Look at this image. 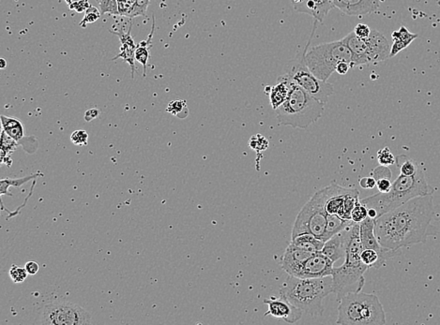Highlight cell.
<instances>
[{
  "label": "cell",
  "instance_id": "obj_1",
  "mask_svg": "<svg viewBox=\"0 0 440 325\" xmlns=\"http://www.w3.org/2000/svg\"><path fill=\"white\" fill-rule=\"evenodd\" d=\"M435 214L433 193L415 197L375 219V232L383 248H401L425 243Z\"/></svg>",
  "mask_w": 440,
  "mask_h": 325
},
{
  "label": "cell",
  "instance_id": "obj_2",
  "mask_svg": "<svg viewBox=\"0 0 440 325\" xmlns=\"http://www.w3.org/2000/svg\"><path fill=\"white\" fill-rule=\"evenodd\" d=\"M279 293L303 312L311 316H319L325 310L324 299L333 293L332 277L301 279L288 275Z\"/></svg>",
  "mask_w": 440,
  "mask_h": 325
},
{
  "label": "cell",
  "instance_id": "obj_3",
  "mask_svg": "<svg viewBox=\"0 0 440 325\" xmlns=\"http://www.w3.org/2000/svg\"><path fill=\"white\" fill-rule=\"evenodd\" d=\"M362 249L360 237V223H355L351 227L345 263L342 266L334 268L331 276L333 294L336 295V300L338 302L346 294L362 292L364 286V273L369 269V267L362 263L361 258Z\"/></svg>",
  "mask_w": 440,
  "mask_h": 325
},
{
  "label": "cell",
  "instance_id": "obj_4",
  "mask_svg": "<svg viewBox=\"0 0 440 325\" xmlns=\"http://www.w3.org/2000/svg\"><path fill=\"white\" fill-rule=\"evenodd\" d=\"M430 193H433V188L428 185L425 171L422 167L416 174L412 176H407L400 173V175L393 182V186L389 192H379L361 200V201L367 208L377 210V216L380 217L415 197Z\"/></svg>",
  "mask_w": 440,
  "mask_h": 325
},
{
  "label": "cell",
  "instance_id": "obj_5",
  "mask_svg": "<svg viewBox=\"0 0 440 325\" xmlns=\"http://www.w3.org/2000/svg\"><path fill=\"white\" fill-rule=\"evenodd\" d=\"M324 110V102L292 83L286 101L275 110L276 117L279 125L307 129L321 118Z\"/></svg>",
  "mask_w": 440,
  "mask_h": 325
},
{
  "label": "cell",
  "instance_id": "obj_6",
  "mask_svg": "<svg viewBox=\"0 0 440 325\" xmlns=\"http://www.w3.org/2000/svg\"><path fill=\"white\" fill-rule=\"evenodd\" d=\"M336 324L341 325H383L385 311L375 294L352 293L339 301Z\"/></svg>",
  "mask_w": 440,
  "mask_h": 325
},
{
  "label": "cell",
  "instance_id": "obj_7",
  "mask_svg": "<svg viewBox=\"0 0 440 325\" xmlns=\"http://www.w3.org/2000/svg\"><path fill=\"white\" fill-rule=\"evenodd\" d=\"M344 61L352 67V54L343 39L310 47L305 54L307 67L322 81H328L339 63Z\"/></svg>",
  "mask_w": 440,
  "mask_h": 325
},
{
  "label": "cell",
  "instance_id": "obj_8",
  "mask_svg": "<svg viewBox=\"0 0 440 325\" xmlns=\"http://www.w3.org/2000/svg\"><path fill=\"white\" fill-rule=\"evenodd\" d=\"M316 28V21L314 22L313 31L311 37L307 41V44L301 49L297 55L286 63L285 72L291 82L300 86L306 92L312 95L315 99L326 103L329 98L334 93L333 85L328 81H322L316 77L314 73L307 67L305 62V54L310 46L311 39L314 37V31Z\"/></svg>",
  "mask_w": 440,
  "mask_h": 325
},
{
  "label": "cell",
  "instance_id": "obj_9",
  "mask_svg": "<svg viewBox=\"0 0 440 325\" xmlns=\"http://www.w3.org/2000/svg\"><path fill=\"white\" fill-rule=\"evenodd\" d=\"M343 39L352 54L353 68L385 61L390 58L392 46L385 36L377 30L372 29L367 39H361L352 31Z\"/></svg>",
  "mask_w": 440,
  "mask_h": 325
},
{
  "label": "cell",
  "instance_id": "obj_10",
  "mask_svg": "<svg viewBox=\"0 0 440 325\" xmlns=\"http://www.w3.org/2000/svg\"><path fill=\"white\" fill-rule=\"evenodd\" d=\"M328 199V188L325 187L314 193L311 200L299 211L292 230V236L299 233H312L322 240L326 225L327 211L326 201Z\"/></svg>",
  "mask_w": 440,
  "mask_h": 325
},
{
  "label": "cell",
  "instance_id": "obj_11",
  "mask_svg": "<svg viewBox=\"0 0 440 325\" xmlns=\"http://www.w3.org/2000/svg\"><path fill=\"white\" fill-rule=\"evenodd\" d=\"M40 325H84L92 324V317L80 306L59 301L46 304L39 313Z\"/></svg>",
  "mask_w": 440,
  "mask_h": 325
},
{
  "label": "cell",
  "instance_id": "obj_12",
  "mask_svg": "<svg viewBox=\"0 0 440 325\" xmlns=\"http://www.w3.org/2000/svg\"><path fill=\"white\" fill-rule=\"evenodd\" d=\"M2 130L9 137L16 141L19 146L24 147V151L28 154H33L39 148L38 141L34 136H26L24 133V123L12 116H1Z\"/></svg>",
  "mask_w": 440,
  "mask_h": 325
},
{
  "label": "cell",
  "instance_id": "obj_13",
  "mask_svg": "<svg viewBox=\"0 0 440 325\" xmlns=\"http://www.w3.org/2000/svg\"><path fill=\"white\" fill-rule=\"evenodd\" d=\"M333 262L324 255L322 252H316L311 256L294 277L301 279H318L332 276Z\"/></svg>",
  "mask_w": 440,
  "mask_h": 325
},
{
  "label": "cell",
  "instance_id": "obj_14",
  "mask_svg": "<svg viewBox=\"0 0 440 325\" xmlns=\"http://www.w3.org/2000/svg\"><path fill=\"white\" fill-rule=\"evenodd\" d=\"M264 304L267 306V311L264 314L265 317L270 315L277 320H283L287 324H295L300 320L303 311L292 305L283 296L271 297L264 299Z\"/></svg>",
  "mask_w": 440,
  "mask_h": 325
},
{
  "label": "cell",
  "instance_id": "obj_15",
  "mask_svg": "<svg viewBox=\"0 0 440 325\" xmlns=\"http://www.w3.org/2000/svg\"><path fill=\"white\" fill-rule=\"evenodd\" d=\"M313 254V252L290 243L280 259V265L287 275L295 276L302 264Z\"/></svg>",
  "mask_w": 440,
  "mask_h": 325
},
{
  "label": "cell",
  "instance_id": "obj_16",
  "mask_svg": "<svg viewBox=\"0 0 440 325\" xmlns=\"http://www.w3.org/2000/svg\"><path fill=\"white\" fill-rule=\"evenodd\" d=\"M360 237L362 242V248H371L377 250L378 253L384 256L386 259L393 258L397 253L396 251L389 250L383 248L378 242L375 232V219L367 217L360 223Z\"/></svg>",
  "mask_w": 440,
  "mask_h": 325
},
{
  "label": "cell",
  "instance_id": "obj_17",
  "mask_svg": "<svg viewBox=\"0 0 440 325\" xmlns=\"http://www.w3.org/2000/svg\"><path fill=\"white\" fill-rule=\"evenodd\" d=\"M351 227L352 226L347 227L346 229L336 233L335 235L330 237L329 240L325 242L321 252L324 255L330 258L333 263L346 257V248L351 233Z\"/></svg>",
  "mask_w": 440,
  "mask_h": 325
},
{
  "label": "cell",
  "instance_id": "obj_18",
  "mask_svg": "<svg viewBox=\"0 0 440 325\" xmlns=\"http://www.w3.org/2000/svg\"><path fill=\"white\" fill-rule=\"evenodd\" d=\"M335 8L348 16H364L373 13L380 6L379 0H334Z\"/></svg>",
  "mask_w": 440,
  "mask_h": 325
},
{
  "label": "cell",
  "instance_id": "obj_19",
  "mask_svg": "<svg viewBox=\"0 0 440 325\" xmlns=\"http://www.w3.org/2000/svg\"><path fill=\"white\" fill-rule=\"evenodd\" d=\"M293 7L295 11L312 16L316 22L322 23L335 5L334 0H303Z\"/></svg>",
  "mask_w": 440,
  "mask_h": 325
},
{
  "label": "cell",
  "instance_id": "obj_20",
  "mask_svg": "<svg viewBox=\"0 0 440 325\" xmlns=\"http://www.w3.org/2000/svg\"><path fill=\"white\" fill-rule=\"evenodd\" d=\"M132 30V24L129 27V30L127 32L112 31L115 35H117L120 40V52L119 54L113 58V60H117L118 58L123 59L126 63H128L132 70V77H134L135 72V51H136V44L134 42V39L131 35Z\"/></svg>",
  "mask_w": 440,
  "mask_h": 325
},
{
  "label": "cell",
  "instance_id": "obj_21",
  "mask_svg": "<svg viewBox=\"0 0 440 325\" xmlns=\"http://www.w3.org/2000/svg\"><path fill=\"white\" fill-rule=\"evenodd\" d=\"M292 83L293 82H291L287 75L283 74L278 77L275 85L269 86V91L267 95L269 97L270 105L273 110L279 108L286 101L290 92Z\"/></svg>",
  "mask_w": 440,
  "mask_h": 325
},
{
  "label": "cell",
  "instance_id": "obj_22",
  "mask_svg": "<svg viewBox=\"0 0 440 325\" xmlns=\"http://www.w3.org/2000/svg\"><path fill=\"white\" fill-rule=\"evenodd\" d=\"M291 243L313 253L320 252L325 245L324 241L316 237L314 234L308 232L299 233L296 236H292Z\"/></svg>",
  "mask_w": 440,
  "mask_h": 325
},
{
  "label": "cell",
  "instance_id": "obj_23",
  "mask_svg": "<svg viewBox=\"0 0 440 325\" xmlns=\"http://www.w3.org/2000/svg\"><path fill=\"white\" fill-rule=\"evenodd\" d=\"M353 224H355V222L352 221L351 219L348 220V219H345V218L340 217L338 215L328 214L327 215L326 230H325V233H324L322 240L324 242L329 240L330 237H332L336 233L342 232L343 230H345L347 227L352 226Z\"/></svg>",
  "mask_w": 440,
  "mask_h": 325
},
{
  "label": "cell",
  "instance_id": "obj_24",
  "mask_svg": "<svg viewBox=\"0 0 440 325\" xmlns=\"http://www.w3.org/2000/svg\"><path fill=\"white\" fill-rule=\"evenodd\" d=\"M154 31H155V19L153 16V23H152V27H151L150 35L148 36L147 39L143 40L137 44L136 51H135V60L137 62L140 63L143 66L144 77L146 76V72H147V65L149 62V58H150V48L151 46L152 37H153Z\"/></svg>",
  "mask_w": 440,
  "mask_h": 325
},
{
  "label": "cell",
  "instance_id": "obj_25",
  "mask_svg": "<svg viewBox=\"0 0 440 325\" xmlns=\"http://www.w3.org/2000/svg\"><path fill=\"white\" fill-rule=\"evenodd\" d=\"M19 144L9 137L6 132L2 130L1 132V163L6 164L8 167L11 166L10 155L14 152Z\"/></svg>",
  "mask_w": 440,
  "mask_h": 325
},
{
  "label": "cell",
  "instance_id": "obj_26",
  "mask_svg": "<svg viewBox=\"0 0 440 325\" xmlns=\"http://www.w3.org/2000/svg\"><path fill=\"white\" fill-rule=\"evenodd\" d=\"M395 163L400 170V173L407 176H412L416 174L418 170L422 168V166L416 161L406 155L397 156Z\"/></svg>",
  "mask_w": 440,
  "mask_h": 325
},
{
  "label": "cell",
  "instance_id": "obj_27",
  "mask_svg": "<svg viewBox=\"0 0 440 325\" xmlns=\"http://www.w3.org/2000/svg\"><path fill=\"white\" fill-rule=\"evenodd\" d=\"M39 176H41V173L37 172V173H34V174L28 175V176L21 177V178L2 179V180L0 181V194H1V196H3V195L12 196V194L8 191V187H9V186L19 187V186L24 185V184L27 183V182H29V181H31V180H36V178H38Z\"/></svg>",
  "mask_w": 440,
  "mask_h": 325
},
{
  "label": "cell",
  "instance_id": "obj_28",
  "mask_svg": "<svg viewBox=\"0 0 440 325\" xmlns=\"http://www.w3.org/2000/svg\"><path fill=\"white\" fill-rule=\"evenodd\" d=\"M361 258H362V263H364L365 265H367L369 268L374 267L377 269L380 268L387 261V259L384 256L378 253L377 250L371 249V248L362 249Z\"/></svg>",
  "mask_w": 440,
  "mask_h": 325
},
{
  "label": "cell",
  "instance_id": "obj_29",
  "mask_svg": "<svg viewBox=\"0 0 440 325\" xmlns=\"http://www.w3.org/2000/svg\"><path fill=\"white\" fill-rule=\"evenodd\" d=\"M166 112L181 118H185L189 115L187 103L184 100H176L171 101L167 106Z\"/></svg>",
  "mask_w": 440,
  "mask_h": 325
},
{
  "label": "cell",
  "instance_id": "obj_30",
  "mask_svg": "<svg viewBox=\"0 0 440 325\" xmlns=\"http://www.w3.org/2000/svg\"><path fill=\"white\" fill-rule=\"evenodd\" d=\"M392 38H393V41H399V42L406 43L407 45H410V43L418 38V35L411 33L408 30L407 27L402 25L401 27L399 28V30L393 32L392 34Z\"/></svg>",
  "mask_w": 440,
  "mask_h": 325
},
{
  "label": "cell",
  "instance_id": "obj_31",
  "mask_svg": "<svg viewBox=\"0 0 440 325\" xmlns=\"http://www.w3.org/2000/svg\"><path fill=\"white\" fill-rule=\"evenodd\" d=\"M377 161L382 166H391L396 162V157L393 156L389 147H384L377 152Z\"/></svg>",
  "mask_w": 440,
  "mask_h": 325
},
{
  "label": "cell",
  "instance_id": "obj_32",
  "mask_svg": "<svg viewBox=\"0 0 440 325\" xmlns=\"http://www.w3.org/2000/svg\"><path fill=\"white\" fill-rule=\"evenodd\" d=\"M367 217L368 208L360 200L351 212V219L355 223H361Z\"/></svg>",
  "mask_w": 440,
  "mask_h": 325
},
{
  "label": "cell",
  "instance_id": "obj_33",
  "mask_svg": "<svg viewBox=\"0 0 440 325\" xmlns=\"http://www.w3.org/2000/svg\"><path fill=\"white\" fill-rule=\"evenodd\" d=\"M249 147L256 152H261L266 150L268 147V141L267 138L261 134L253 135L249 141Z\"/></svg>",
  "mask_w": 440,
  "mask_h": 325
},
{
  "label": "cell",
  "instance_id": "obj_34",
  "mask_svg": "<svg viewBox=\"0 0 440 325\" xmlns=\"http://www.w3.org/2000/svg\"><path fill=\"white\" fill-rule=\"evenodd\" d=\"M99 3L102 13L119 15L118 0H96Z\"/></svg>",
  "mask_w": 440,
  "mask_h": 325
},
{
  "label": "cell",
  "instance_id": "obj_35",
  "mask_svg": "<svg viewBox=\"0 0 440 325\" xmlns=\"http://www.w3.org/2000/svg\"><path fill=\"white\" fill-rule=\"evenodd\" d=\"M29 274L26 271L25 268L19 267L15 264H12L9 269V277L12 279L14 283H21L24 282Z\"/></svg>",
  "mask_w": 440,
  "mask_h": 325
},
{
  "label": "cell",
  "instance_id": "obj_36",
  "mask_svg": "<svg viewBox=\"0 0 440 325\" xmlns=\"http://www.w3.org/2000/svg\"><path fill=\"white\" fill-rule=\"evenodd\" d=\"M100 18H101L100 10H99L98 8H95V7L90 6V7L87 8V10H86V12H85V17H84V19L80 22V25H81L82 27H86L87 24L94 23L97 20H99Z\"/></svg>",
  "mask_w": 440,
  "mask_h": 325
},
{
  "label": "cell",
  "instance_id": "obj_37",
  "mask_svg": "<svg viewBox=\"0 0 440 325\" xmlns=\"http://www.w3.org/2000/svg\"><path fill=\"white\" fill-rule=\"evenodd\" d=\"M135 0H118L119 15L131 18Z\"/></svg>",
  "mask_w": 440,
  "mask_h": 325
},
{
  "label": "cell",
  "instance_id": "obj_38",
  "mask_svg": "<svg viewBox=\"0 0 440 325\" xmlns=\"http://www.w3.org/2000/svg\"><path fill=\"white\" fill-rule=\"evenodd\" d=\"M150 0H135L131 18L137 16H145L150 6Z\"/></svg>",
  "mask_w": 440,
  "mask_h": 325
},
{
  "label": "cell",
  "instance_id": "obj_39",
  "mask_svg": "<svg viewBox=\"0 0 440 325\" xmlns=\"http://www.w3.org/2000/svg\"><path fill=\"white\" fill-rule=\"evenodd\" d=\"M71 141L74 146H79V147L87 146L88 142V134L84 130L75 131L72 132L71 135Z\"/></svg>",
  "mask_w": 440,
  "mask_h": 325
},
{
  "label": "cell",
  "instance_id": "obj_40",
  "mask_svg": "<svg viewBox=\"0 0 440 325\" xmlns=\"http://www.w3.org/2000/svg\"><path fill=\"white\" fill-rule=\"evenodd\" d=\"M391 177L392 176H380L376 178L377 189L380 193H387L392 188L393 183L391 181Z\"/></svg>",
  "mask_w": 440,
  "mask_h": 325
},
{
  "label": "cell",
  "instance_id": "obj_41",
  "mask_svg": "<svg viewBox=\"0 0 440 325\" xmlns=\"http://www.w3.org/2000/svg\"><path fill=\"white\" fill-rule=\"evenodd\" d=\"M354 33L361 39H367L371 34L372 29L370 28L367 24L364 23H359L355 26L354 28Z\"/></svg>",
  "mask_w": 440,
  "mask_h": 325
},
{
  "label": "cell",
  "instance_id": "obj_42",
  "mask_svg": "<svg viewBox=\"0 0 440 325\" xmlns=\"http://www.w3.org/2000/svg\"><path fill=\"white\" fill-rule=\"evenodd\" d=\"M89 7H90V4L88 3L87 0H79V1H76V2L71 3V5H70V8L72 9V10H74V11H76V12H78V13L86 12V10Z\"/></svg>",
  "mask_w": 440,
  "mask_h": 325
},
{
  "label": "cell",
  "instance_id": "obj_43",
  "mask_svg": "<svg viewBox=\"0 0 440 325\" xmlns=\"http://www.w3.org/2000/svg\"><path fill=\"white\" fill-rule=\"evenodd\" d=\"M360 186L365 189H373L377 186V180L374 176H366L360 179Z\"/></svg>",
  "mask_w": 440,
  "mask_h": 325
},
{
  "label": "cell",
  "instance_id": "obj_44",
  "mask_svg": "<svg viewBox=\"0 0 440 325\" xmlns=\"http://www.w3.org/2000/svg\"><path fill=\"white\" fill-rule=\"evenodd\" d=\"M350 69H352L351 65L348 62H345L344 61V62L339 63L338 65H337L336 72L339 73V74H341V75H345L349 71Z\"/></svg>",
  "mask_w": 440,
  "mask_h": 325
},
{
  "label": "cell",
  "instance_id": "obj_45",
  "mask_svg": "<svg viewBox=\"0 0 440 325\" xmlns=\"http://www.w3.org/2000/svg\"><path fill=\"white\" fill-rule=\"evenodd\" d=\"M24 268L26 269L29 275H36L39 272V264L35 262H28L25 263Z\"/></svg>",
  "mask_w": 440,
  "mask_h": 325
},
{
  "label": "cell",
  "instance_id": "obj_46",
  "mask_svg": "<svg viewBox=\"0 0 440 325\" xmlns=\"http://www.w3.org/2000/svg\"><path fill=\"white\" fill-rule=\"evenodd\" d=\"M98 116H99V110L98 109H89V110H87L86 114H85V120L87 122H90L95 118H97Z\"/></svg>",
  "mask_w": 440,
  "mask_h": 325
},
{
  "label": "cell",
  "instance_id": "obj_47",
  "mask_svg": "<svg viewBox=\"0 0 440 325\" xmlns=\"http://www.w3.org/2000/svg\"><path fill=\"white\" fill-rule=\"evenodd\" d=\"M368 217H371V218H374V219H377V210L374 209V208H368Z\"/></svg>",
  "mask_w": 440,
  "mask_h": 325
},
{
  "label": "cell",
  "instance_id": "obj_48",
  "mask_svg": "<svg viewBox=\"0 0 440 325\" xmlns=\"http://www.w3.org/2000/svg\"><path fill=\"white\" fill-rule=\"evenodd\" d=\"M7 67V61L4 58L0 59V69H5Z\"/></svg>",
  "mask_w": 440,
  "mask_h": 325
},
{
  "label": "cell",
  "instance_id": "obj_49",
  "mask_svg": "<svg viewBox=\"0 0 440 325\" xmlns=\"http://www.w3.org/2000/svg\"><path fill=\"white\" fill-rule=\"evenodd\" d=\"M290 1L293 5H296V4H299V3H300V2L303 1V0H290Z\"/></svg>",
  "mask_w": 440,
  "mask_h": 325
},
{
  "label": "cell",
  "instance_id": "obj_50",
  "mask_svg": "<svg viewBox=\"0 0 440 325\" xmlns=\"http://www.w3.org/2000/svg\"><path fill=\"white\" fill-rule=\"evenodd\" d=\"M69 5H71V3H73V2H76V1H79V0H65Z\"/></svg>",
  "mask_w": 440,
  "mask_h": 325
}]
</instances>
